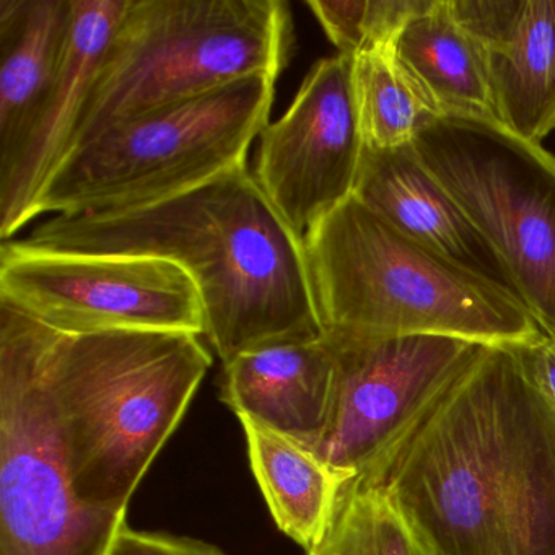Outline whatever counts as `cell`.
Listing matches in <instances>:
<instances>
[{
	"label": "cell",
	"instance_id": "obj_19",
	"mask_svg": "<svg viewBox=\"0 0 555 555\" xmlns=\"http://www.w3.org/2000/svg\"><path fill=\"white\" fill-rule=\"evenodd\" d=\"M352 83L360 132L370 151L414 144L421 129L438 116L392 47L352 57Z\"/></svg>",
	"mask_w": 555,
	"mask_h": 555
},
{
	"label": "cell",
	"instance_id": "obj_15",
	"mask_svg": "<svg viewBox=\"0 0 555 555\" xmlns=\"http://www.w3.org/2000/svg\"><path fill=\"white\" fill-rule=\"evenodd\" d=\"M353 196L411 238L503 282L492 253L414 144L365 149Z\"/></svg>",
	"mask_w": 555,
	"mask_h": 555
},
{
	"label": "cell",
	"instance_id": "obj_16",
	"mask_svg": "<svg viewBox=\"0 0 555 555\" xmlns=\"http://www.w3.org/2000/svg\"><path fill=\"white\" fill-rule=\"evenodd\" d=\"M73 0H0V162L27 134L69 43Z\"/></svg>",
	"mask_w": 555,
	"mask_h": 555
},
{
	"label": "cell",
	"instance_id": "obj_12",
	"mask_svg": "<svg viewBox=\"0 0 555 555\" xmlns=\"http://www.w3.org/2000/svg\"><path fill=\"white\" fill-rule=\"evenodd\" d=\"M479 47L496 121L541 144L555 131V0H448Z\"/></svg>",
	"mask_w": 555,
	"mask_h": 555
},
{
	"label": "cell",
	"instance_id": "obj_18",
	"mask_svg": "<svg viewBox=\"0 0 555 555\" xmlns=\"http://www.w3.org/2000/svg\"><path fill=\"white\" fill-rule=\"evenodd\" d=\"M392 48L438 116L496 121L482 54L451 14L448 0H431Z\"/></svg>",
	"mask_w": 555,
	"mask_h": 555
},
{
	"label": "cell",
	"instance_id": "obj_9",
	"mask_svg": "<svg viewBox=\"0 0 555 555\" xmlns=\"http://www.w3.org/2000/svg\"><path fill=\"white\" fill-rule=\"evenodd\" d=\"M334 357L330 425L317 453L353 486L389 467L469 365L479 344L444 336H326Z\"/></svg>",
	"mask_w": 555,
	"mask_h": 555
},
{
	"label": "cell",
	"instance_id": "obj_4",
	"mask_svg": "<svg viewBox=\"0 0 555 555\" xmlns=\"http://www.w3.org/2000/svg\"><path fill=\"white\" fill-rule=\"evenodd\" d=\"M323 336L456 337L521 349L544 331L499 279L448 258L356 196L305 235Z\"/></svg>",
	"mask_w": 555,
	"mask_h": 555
},
{
	"label": "cell",
	"instance_id": "obj_6",
	"mask_svg": "<svg viewBox=\"0 0 555 555\" xmlns=\"http://www.w3.org/2000/svg\"><path fill=\"white\" fill-rule=\"evenodd\" d=\"M278 79L256 74L119 122L64 155L27 223L155 203L248 164L269 125Z\"/></svg>",
	"mask_w": 555,
	"mask_h": 555
},
{
	"label": "cell",
	"instance_id": "obj_20",
	"mask_svg": "<svg viewBox=\"0 0 555 555\" xmlns=\"http://www.w3.org/2000/svg\"><path fill=\"white\" fill-rule=\"evenodd\" d=\"M307 555H437L383 486H347Z\"/></svg>",
	"mask_w": 555,
	"mask_h": 555
},
{
	"label": "cell",
	"instance_id": "obj_14",
	"mask_svg": "<svg viewBox=\"0 0 555 555\" xmlns=\"http://www.w3.org/2000/svg\"><path fill=\"white\" fill-rule=\"evenodd\" d=\"M334 357L324 337L271 344L223 365L220 399L307 447H320L333 411Z\"/></svg>",
	"mask_w": 555,
	"mask_h": 555
},
{
	"label": "cell",
	"instance_id": "obj_23",
	"mask_svg": "<svg viewBox=\"0 0 555 555\" xmlns=\"http://www.w3.org/2000/svg\"><path fill=\"white\" fill-rule=\"evenodd\" d=\"M518 350L526 370L542 395L555 409V339L544 337L534 346Z\"/></svg>",
	"mask_w": 555,
	"mask_h": 555
},
{
	"label": "cell",
	"instance_id": "obj_8",
	"mask_svg": "<svg viewBox=\"0 0 555 555\" xmlns=\"http://www.w3.org/2000/svg\"><path fill=\"white\" fill-rule=\"evenodd\" d=\"M125 525L77 496L43 370L0 304V555H112Z\"/></svg>",
	"mask_w": 555,
	"mask_h": 555
},
{
	"label": "cell",
	"instance_id": "obj_10",
	"mask_svg": "<svg viewBox=\"0 0 555 555\" xmlns=\"http://www.w3.org/2000/svg\"><path fill=\"white\" fill-rule=\"evenodd\" d=\"M0 304L64 333L160 331L204 336L190 272L165 258L0 245Z\"/></svg>",
	"mask_w": 555,
	"mask_h": 555
},
{
	"label": "cell",
	"instance_id": "obj_21",
	"mask_svg": "<svg viewBox=\"0 0 555 555\" xmlns=\"http://www.w3.org/2000/svg\"><path fill=\"white\" fill-rule=\"evenodd\" d=\"M431 0H308L307 5L339 54L356 57L395 47L405 25Z\"/></svg>",
	"mask_w": 555,
	"mask_h": 555
},
{
	"label": "cell",
	"instance_id": "obj_22",
	"mask_svg": "<svg viewBox=\"0 0 555 555\" xmlns=\"http://www.w3.org/2000/svg\"><path fill=\"white\" fill-rule=\"evenodd\" d=\"M112 555H227L222 548L190 535L138 531L122 526Z\"/></svg>",
	"mask_w": 555,
	"mask_h": 555
},
{
	"label": "cell",
	"instance_id": "obj_5",
	"mask_svg": "<svg viewBox=\"0 0 555 555\" xmlns=\"http://www.w3.org/2000/svg\"><path fill=\"white\" fill-rule=\"evenodd\" d=\"M291 47L284 0H129L67 154L119 122L223 83L278 79Z\"/></svg>",
	"mask_w": 555,
	"mask_h": 555
},
{
	"label": "cell",
	"instance_id": "obj_11",
	"mask_svg": "<svg viewBox=\"0 0 555 555\" xmlns=\"http://www.w3.org/2000/svg\"><path fill=\"white\" fill-rule=\"evenodd\" d=\"M363 144L352 57H324L305 77L291 108L259 135L256 181L282 219L308 230L356 193Z\"/></svg>",
	"mask_w": 555,
	"mask_h": 555
},
{
	"label": "cell",
	"instance_id": "obj_13",
	"mask_svg": "<svg viewBox=\"0 0 555 555\" xmlns=\"http://www.w3.org/2000/svg\"><path fill=\"white\" fill-rule=\"evenodd\" d=\"M129 0H73L69 43L53 87L27 134L0 162V236H14L51 171L63 160L86 108L90 87Z\"/></svg>",
	"mask_w": 555,
	"mask_h": 555
},
{
	"label": "cell",
	"instance_id": "obj_7",
	"mask_svg": "<svg viewBox=\"0 0 555 555\" xmlns=\"http://www.w3.org/2000/svg\"><path fill=\"white\" fill-rule=\"evenodd\" d=\"M414 145L492 253L503 282L555 339L554 155L470 116H437Z\"/></svg>",
	"mask_w": 555,
	"mask_h": 555
},
{
	"label": "cell",
	"instance_id": "obj_3",
	"mask_svg": "<svg viewBox=\"0 0 555 555\" xmlns=\"http://www.w3.org/2000/svg\"><path fill=\"white\" fill-rule=\"evenodd\" d=\"M9 308L53 396L77 496L100 515L126 519L212 356L196 334L64 333Z\"/></svg>",
	"mask_w": 555,
	"mask_h": 555
},
{
	"label": "cell",
	"instance_id": "obj_17",
	"mask_svg": "<svg viewBox=\"0 0 555 555\" xmlns=\"http://www.w3.org/2000/svg\"><path fill=\"white\" fill-rule=\"evenodd\" d=\"M249 464L278 528L304 548L326 531L349 480L313 448L242 415Z\"/></svg>",
	"mask_w": 555,
	"mask_h": 555
},
{
	"label": "cell",
	"instance_id": "obj_2",
	"mask_svg": "<svg viewBox=\"0 0 555 555\" xmlns=\"http://www.w3.org/2000/svg\"><path fill=\"white\" fill-rule=\"evenodd\" d=\"M24 242L183 266L199 288L204 336L223 365L259 347L323 337L305 238L282 219L248 164L155 203L53 216Z\"/></svg>",
	"mask_w": 555,
	"mask_h": 555
},
{
	"label": "cell",
	"instance_id": "obj_1",
	"mask_svg": "<svg viewBox=\"0 0 555 555\" xmlns=\"http://www.w3.org/2000/svg\"><path fill=\"white\" fill-rule=\"evenodd\" d=\"M437 555H555V409L482 346L382 483Z\"/></svg>",
	"mask_w": 555,
	"mask_h": 555
}]
</instances>
